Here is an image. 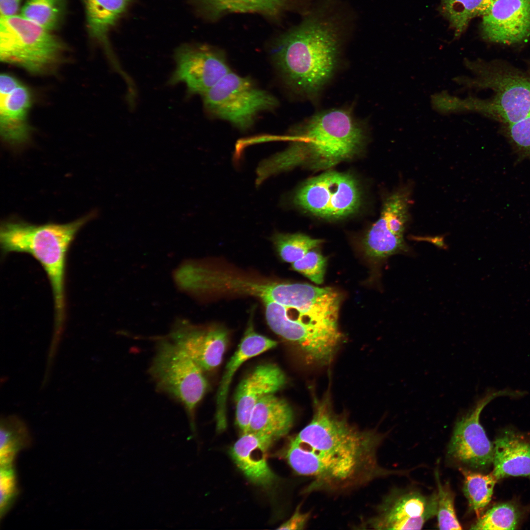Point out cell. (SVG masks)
<instances>
[{"instance_id": "obj_1", "label": "cell", "mask_w": 530, "mask_h": 530, "mask_svg": "<svg viewBox=\"0 0 530 530\" xmlns=\"http://www.w3.org/2000/svg\"><path fill=\"white\" fill-rule=\"evenodd\" d=\"M385 437L335 413L325 398L316 401L311 421L290 439L284 456L295 473L310 479L305 493H344L403 473L379 462L378 450Z\"/></svg>"}, {"instance_id": "obj_2", "label": "cell", "mask_w": 530, "mask_h": 530, "mask_svg": "<svg viewBox=\"0 0 530 530\" xmlns=\"http://www.w3.org/2000/svg\"><path fill=\"white\" fill-rule=\"evenodd\" d=\"M344 20L325 4L276 43L272 52L274 63L293 91L312 98L330 81L340 60Z\"/></svg>"}, {"instance_id": "obj_3", "label": "cell", "mask_w": 530, "mask_h": 530, "mask_svg": "<svg viewBox=\"0 0 530 530\" xmlns=\"http://www.w3.org/2000/svg\"><path fill=\"white\" fill-rule=\"evenodd\" d=\"M93 215L90 213L66 224L36 225L22 221H7L0 230L3 255L26 253L41 265L49 280L54 306L53 337L60 339L65 318V275L68 252L79 230Z\"/></svg>"}, {"instance_id": "obj_4", "label": "cell", "mask_w": 530, "mask_h": 530, "mask_svg": "<svg viewBox=\"0 0 530 530\" xmlns=\"http://www.w3.org/2000/svg\"><path fill=\"white\" fill-rule=\"evenodd\" d=\"M296 131L301 164L311 162L317 167H331L351 157L366 138L365 125L345 108L319 112Z\"/></svg>"}, {"instance_id": "obj_5", "label": "cell", "mask_w": 530, "mask_h": 530, "mask_svg": "<svg viewBox=\"0 0 530 530\" xmlns=\"http://www.w3.org/2000/svg\"><path fill=\"white\" fill-rule=\"evenodd\" d=\"M21 15L0 18V59L36 75L52 71L66 46L58 37Z\"/></svg>"}, {"instance_id": "obj_6", "label": "cell", "mask_w": 530, "mask_h": 530, "mask_svg": "<svg viewBox=\"0 0 530 530\" xmlns=\"http://www.w3.org/2000/svg\"><path fill=\"white\" fill-rule=\"evenodd\" d=\"M202 96L209 114L242 130L250 128L260 113L278 105L273 95L259 88L250 79L232 71Z\"/></svg>"}, {"instance_id": "obj_7", "label": "cell", "mask_w": 530, "mask_h": 530, "mask_svg": "<svg viewBox=\"0 0 530 530\" xmlns=\"http://www.w3.org/2000/svg\"><path fill=\"white\" fill-rule=\"evenodd\" d=\"M150 372L157 387L180 401L192 417L208 387L202 370L181 347L159 343Z\"/></svg>"}, {"instance_id": "obj_8", "label": "cell", "mask_w": 530, "mask_h": 530, "mask_svg": "<svg viewBox=\"0 0 530 530\" xmlns=\"http://www.w3.org/2000/svg\"><path fill=\"white\" fill-rule=\"evenodd\" d=\"M294 201L318 216L339 218L357 211L361 195L356 180L350 175L329 171L305 182L295 192Z\"/></svg>"}, {"instance_id": "obj_9", "label": "cell", "mask_w": 530, "mask_h": 530, "mask_svg": "<svg viewBox=\"0 0 530 530\" xmlns=\"http://www.w3.org/2000/svg\"><path fill=\"white\" fill-rule=\"evenodd\" d=\"M521 391L490 390L480 398L456 421L448 447V454L453 460L474 469H483L492 463L493 444L480 423L483 408L500 396L518 397Z\"/></svg>"}, {"instance_id": "obj_10", "label": "cell", "mask_w": 530, "mask_h": 530, "mask_svg": "<svg viewBox=\"0 0 530 530\" xmlns=\"http://www.w3.org/2000/svg\"><path fill=\"white\" fill-rule=\"evenodd\" d=\"M437 491L425 495L415 489H392L376 506L373 515L360 524V529L420 530L437 515Z\"/></svg>"}, {"instance_id": "obj_11", "label": "cell", "mask_w": 530, "mask_h": 530, "mask_svg": "<svg viewBox=\"0 0 530 530\" xmlns=\"http://www.w3.org/2000/svg\"><path fill=\"white\" fill-rule=\"evenodd\" d=\"M412 189L411 185H405L385 200L379 217L364 239L368 256L379 259L408 251L404 234L409 220Z\"/></svg>"}, {"instance_id": "obj_12", "label": "cell", "mask_w": 530, "mask_h": 530, "mask_svg": "<svg viewBox=\"0 0 530 530\" xmlns=\"http://www.w3.org/2000/svg\"><path fill=\"white\" fill-rule=\"evenodd\" d=\"M175 68L169 85L185 84L188 95L201 96L231 71L222 53L200 44H184L174 54Z\"/></svg>"}, {"instance_id": "obj_13", "label": "cell", "mask_w": 530, "mask_h": 530, "mask_svg": "<svg viewBox=\"0 0 530 530\" xmlns=\"http://www.w3.org/2000/svg\"><path fill=\"white\" fill-rule=\"evenodd\" d=\"M488 83L494 91L490 98L475 99L470 109L508 125L530 115V80L520 76L504 75Z\"/></svg>"}, {"instance_id": "obj_14", "label": "cell", "mask_w": 530, "mask_h": 530, "mask_svg": "<svg viewBox=\"0 0 530 530\" xmlns=\"http://www.w3.org/2000/svg\"><path fill=\"white\" fill-rule=\"evenodd\" d=\"M31 96L28 88L14 76L0 77V133L2 140L12 145L27 141L31 132L27 116Z\"/></svg>"}, {"instance_id": "obj_15", "label": "cell", "mask_w": 530, "mask_h": 530, "mask_svg": "<svg viewBox=\"0 0 530 530\" xmlns=\"http://www.w3.org/2000/svg\"><path fill=\"white\" fill-rule=\"evenodd\" d=\"M482 34L486 40L511 44L530 35V0H494L482 16Z\"/></svg>"}, {"instance_id": "obj_16", "label": "cell", "mask_w": 530, "mask_h": 530, "mask_svg": "<svg viewBox=\"0 0 530 530\" xmlns=\"http://www.w3.org/2000/svg\"><path fill=\"white\" fill-rule=\"evenodd\" d=\"M172 342L183 349L202 370L209 371L221 363L228 342L220 327L201 328L180 321L170 333Z\"/></svg>"}, {"instance_id": "obj_17", "label": "cell", "mask_w": 530, "mask_h": 530, "mask_svg": "<svg viewBox=\"0 0 530 530\" xmlns=\"http://www.w3.org/2000/svg\"><path fill=\"white\" fill-rule=\"evenodd\" d=\"M282 370L272 364L260 365L238 384L235 395L236 424L243 433L248 432L252 410L265 397L279 391L286 384Z\"/></svg>"}, {"instance_id": "obj_18", "label": "cell", "mask_w": 530, "mask_h": 530, "mask_svg": "<svg viewBox=\"0 0 530 530\" xmlns=\"http://www.w3.org/2000/svg\"><path fill=\"white\" fill-rule=\"evenodd\" d=\"M274 440L251 432L243 433L230 450V455L238 468L253 483L270 487L276 480L268 465L267 451Z\"/></svg>"}, {"instance_id": "obj_19", "label": "cell", "mask_w": 530, "mask_h": 530, "mask_svg": "<svg viewBox=\"0 0 530 530\" xmlns=\"http://www.w3.org/2000/svg\"><path fill=\"white\" fill-rule=\"evenodd\" d=\"M277 343L257 333L251 323L249 325L236 351L225 368L216 396L215 419L217 429L221 431L227 425V399L229 387L238 369L245 362L270 349Z\"/></svg>"}, {"instance_id": "obj_20", "label": "cell", "mask_w": 530, "mask_h": 530, "mask_svg": "<svg viewBox=\"0 0 530 530\" xmlns=\"http://www.w3.org/2000/svg\"><path fill=\"white\" fill-rule=\"evenodd\" d=\"M80 0L84 7L89 36L102 46L113 68L122 75L125 71L113 53L108 35L127 11L131 0Z\"/></svg>"}, {"instance_id": "obj_21", "label": "cell", "mask_w": 530, "mask_h": 530, "mask_svg": "<svg viewBox=\"0 0 530 530\" xmlns=\"http://www.w3.org/2000/svg\"><path fill=\"white\" fill-rule=\"evenodd\" d=\"M493 475L497 480L509 476L530 478V444L511 430H506L493 443Z\"/></svg>"}, {"instance_id": "obj_22", "label": "cell", "mask_w": 530, "mask_h": 530, "mask_svg": "<svg viewBox=\"0 0 530 530\" xmlns=\"http://www.w3.org/2000/svg\"><path fill=\"white\" fill-rule=\"evenodd\" d=\"M293 419V411L286 401L274 394L269 395L254 407L248 432L266 436L275 440L289 432Z\"/></svg>"}, {"instance_id": "obj_23", "label": "cell", "mask_w": 530, "mask_h": 530, "mask_svg": "<svg viewBox=\"0 0 530 530\" xmlns=\"http://www.w3.org/2000/svg\"><path fill=\"white\" fill-rule=\"evenodd\" d=\"M459 470L464 477L463 490L469 508L479 518L491 500L498 480L492 472L484 475L463 468Z\"/></svg>"}, {"instance_id": "obj_24", "label": "cell", "mask_w": 530, "mask_h": 530, "mask_svg": "<svg viewBox=\"0 0 530 530\" xmlns=\"http://www.w3.org/2000/svg\"><path fill=\"white\" fill-rule=\"evenodd\" d=\"M494 0H441V9L455 31L460 36L473 18L483 16Z\"/></svg>"}, {"instance_id": "obj_25", "label": "cell", "mask_w": 530, "mask_h": 530, "mask_svg": "<svg viewBox=\"0 0 530 530\" xmlns=\"http://www.w3.org/2000/svg\"><path fill=\"white\" fill-rule=\"evenodd\" d=\"M66 6V0H26L20 15L52 31L62 23Z\"/></svg>"}, {"instance_id": "obj_26", "label": "cell", "mask_w": 530, "mask_h": 530, "mask_svg": "<svg viewBox=\"0 0 530 530\" xmlns=\"http://www.w3.org/2000/svg\"><path fill=\"white\" fill-rule=\"evenodd\" d=\"M205 7L215 15L228 12H258L267 15L278 14L287 0H201Z\"/></svg>"}, {"instance_id": "obj_27", "label": "cell", "mask_w": 530, "mask_h": 530, "mask_svg": "<svg viewBox=\"0 0 530 530\" xmlns=\"http://www.w3.org/2000/svg\"><path fill=\"white\" fill-rule=\"evenodd\" d=\"M27 436L23 421L16 415L2 417L0 420V465H11L13 458L21 445L20 440Z\"/></svg>"}, {"instance_id": "obj_28", "label": "cell", "mask_w": 530, "mask_h": 530, "mask_svg": "<svg viewBox=\"0 0 530 530\" xmlns=\"http://www.w3.org/2000/svg\"><path fill=\"white\" fill-rule=\"evenodd\" d=\"M273 242L282 259L293 263L302 258L308 251L318 247L322 240L302 234H278Z\"/></svg>"}, {"instance_id": "obj_29", "label": "cell", "mask_w": 530, "mask_h": 530, "mask_svg": "<svg viewBox=\"0 0 530 530\" xmlns=\"http://www.w3.org/2000/svg\"><path fill=\"white\" fill-rule=\"evenodd\" d=\"M519 513L512 504H498L482 514L473 524L471 530H503L516 529Z\"/></svg>"}, {"instance_id": "obj_30", "label": "cell", "mask_w": 530, "mask_h": 530, "mask_svg": "<svg viewBox=\"0 0 530 530\" xmlns=\"http://www.w3.org/2000/svg\"><path fill=\"white\" fill-rule=\"evenodd\" d=\"M437 486L438 527L440 530H462L454 508L455 494L449 482L442 484L438 471L435 472Z\"/></svg>"}, {"instance_id": "obj_31", "label": "cell", "mask_w": 530, "mask_h": 530, "mask_svg": "<svg viewBox=\"0 0 530 530\" xmlns=\"http://www.w3.org/2000/svg\"><path fill=\"white\" fill-rule=\"evenodd\" d=\"M327 259L320 252L312 249L292 264L293 269L317 284L323 282Z\"/></svg>"}, {"instance_id": "obj_32", "label": "cell", "mask_w": 530, "mask_h": 530, "mask_svg": "<svg viewBox=\"0 0 530 530\" xmlns=\"http://www.w3.org/2000/svg\"><path fill=\"white\" fill-rule=\"evenodd\" d=\"M507 133L512 142L519 149L530 155V115L508 125Z\"/></svg>"}, {"instance_id": "obj_33", "label": "cell", "mask_w": 530, "mask_h": 530, "mask_svg": "<svg viewBox=\"0 0 530 530\" xmlns=\"http://www.w3.org/2000/svg\"><path fill=\"white\" fill-rule=\"evenodd\" d=\"M15 478L11 466L1 467L0 510L1 514L8 508L15 495Z\"/></svg>"}, {"instance_id": "obj_34", "label": "cell", "mask_w": 530, "mask_h": 530, "mask_svg": "<svg viewBox=\"0 0 530 530\" xmlns=\"http://www.w3.org/2000/svg\"><path fill=\"white\" fill-rule=\"evenodd\" d=\"M310 511L303 512L298 505L291 517L278 528L279 530H303L310 520Z\"/></svg>"}, {"instance_id": "obj_35", "label": "cell", "mask_w": 530, "mask_h": 530, "mask_svg": "<svg viewBox=\"0 0 530 530\" xmlns=\"http://www.w3.org/2000/svg\"><path fill=\"white\" fill-rule=\"evenodd\" d=\"M21 0H0V18L16 15Z\"/></svg>"}]
</instances>
